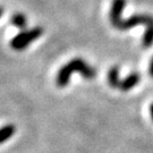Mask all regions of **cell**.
I'll use <instances>...</instances> for the list:
<instances>
[{"instance_id": "obj_9", "label": "cell", "mask_w": 153, "mask_h": 153, "mask_svg": "<svg viewBox=\"0 0 153 153\" xmlns=\"http://www.w3.org/2000/svg\"><path fill=\"white\" fill-rule=\"evenodd\" d=\"M153 44V24L148 25L145 33H144V36H143V47L149 48Z\"/></svg>"}, {"instance_id": "obj_11", "label": "cell", "mask_w": 153, "mask_h": 153, "mask_svg": "<svg viewBox=\"0 0 153 153\" xmlns=\"http://www.w3.org/2000/svg\"><path fill=\"white\" fill-rule=\"evenodd\" d=\"M150 111H151V117H152V120H153V103L151 104V108H150Z\"/></svg>"}, {"instance_id": "obj_7", "label": "cell", "mask_w": 153, "mask_h": 153, "mask_svg": "<svg viewBox=\"0 0 153 153\" xmlns=\"http://www.w3.org/2000/svg\"><path fill=\"white\" fill-rule=\"evenodd\" d=\"M120 79H119V68L118 66H114L111 67L108 71V83L111 88H119L120 85Z\"/></svg>"}, {"instance_id": "obj_2", "label": "cell", "mask_w": 153, "mask_h": 153, "mask_svg": "<svg viewBox=\"0 0 153 153\" xmlns=\"http://www.w3.org/2000/svg\"><path fill=\"white\" fill-rule=\"evenodd\" d=\"M42 34H43V28L40 26L30 28V30H24L11 39L9 45L11 49L16 50V51H22L25 48H27L33 41L40 38Z\"/></svg>"}, {"instance_id": "obj_6", "label": "cell", "mask_w": 153, "mask_h": 153, "mask_svg": "<svg viewBox=\"0 0 153 153\" xmlns=\"http://www.w3.org/2000/svg\"><path fill=\"white\" fill-rule=\"evenodd\" d=\"M10 23L16 28L24 31V30H26V26H27V18L23 13H15L10 17Z\"/></svg>"}, {"instance_id": "obj_4", "label": "cell", "mask_w": 153, "mask_h": 153, "mask_svg": "<svg viewBox=\"0 0 153 153\" xmlns=\"http://www.w3.org/2000/svg\"><path fill=\"white\" fill-rule=\"evenodd\" d=\"M126 5V0H112V5H111V10H110V22L112 24V26L118 28L123 22L121 19V14L124 11Z\"/></svg>"}, {"instance_id": "obj_1", "label": "cell", "mask_w": 153, "mask_h": 153, "mask_svg": "<svg viewBox=\"0 0 153 153\" xmlns=\"http://www.w3.org/2000/svg\"><path fill=\"white\" fill-rule=\"evenodd\" d=\"M73 73H79L86 79H93L97 75L95 69L88 65L86 61L81 59V58H74L59 69L57 77H56L57 85L59 88L67 86L69 81H71V76Z\"/></svg>"}, {"instance_id": "obj_10", "label": "cell", "mask_w": 153, "mask_h": 153, "mask_svg": "<svg viewBox=\"0 0 153 153\" xmlns=\"http://www.w3.org/2000/svg\"><path fill=\"white\" fill-rule=\"evenodd\" d=\"M150 75H151V77H153V58L151 60V64H150Z\"/></svg>"}, {"instance_id": "obj_8", "label": "cell", "mask_w": 153, "mask_h": 153, "mask_svg": "<svg viewBox=\"0 0 153 153\" xmlns=\"http://www.w3.org/2000/svg\"><path fill=\"white\" fill-rule=\"evenodd\" d=\"M16 131V128L13 124H7V125L0 127V144L5 143L6 141H8L9 138L14 136Z\"/></svg>"}, {"instance_id": "obj_3", "label": "cell", "mask_w": 153, "mask_h": 153, "mask_svg": "<svg viewBox=\"0 0 153 153\" xmlns=\"http://www.w3.org/2000/svg\"><path fill=\"white\" fill-rule=\"evenodd\" d=\"M144 24L145 26L153 24V16L151 15H133L131 18L123 21L120 25L118 26V30L120 31H126V30H131V28L135 27L137 25Z\"/></svg>"}, {"instance_id": "obj_12", "label": "cell", "mask_w": 153, "mask_h": 153, "mask_svg": "<svg viewBox=\"0 0 153 153\" xmlns=\"http://www.w3.org/2000/svg\"><path fill=\"white\" fill-rule=\"evenodd\" d=\"M2 14H4V8H2V7H0V17L2 16Z\"/></svg>"}, {"instance_id": "obj_5", "label": "cell", "mask_w": 153, "mask_h": 153, "mask_svg": "<svg viewBox=\"0 0 153 153\" xmlns=\"http://www.w3.org/2000/svg\"><path fill=\"white\" fill-rule=\"evenodd\" d=\"M140 79H141V75L138 73H131L129 76H127L125 79H123L120 82L119 90L124 91V92L129 91L131 88H133L135 85L140 83Z\"/></svg>"}]
</instances>
